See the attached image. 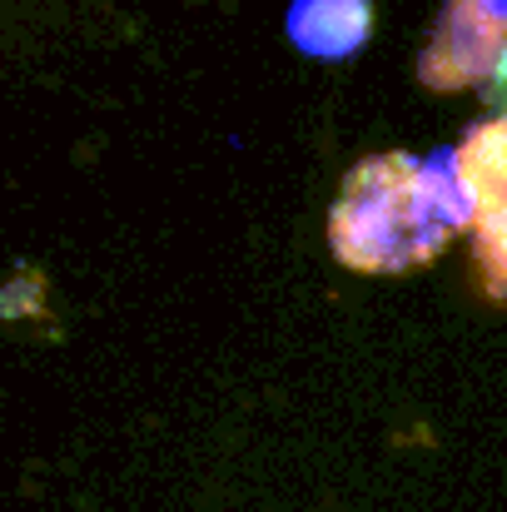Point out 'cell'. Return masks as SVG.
Listing matches in <instances>:
<instances>
[{"label":"cell","instance_id":"obj_2","mask_svg":"<svg viewBox=\"0 0 507 512\" xmlns=\"http://www.w3.org/2000/svg\"><path fill=\"white\" fill-rule=\"evenodd\" d=\"M453 174L473 214V269L493 304H507V110L473 125L453 150Z\"/></svg>","mask_w":507,"mask_h":512},{"label":"cell","instance_id":"obj_4","mask_svg":"<svg viewBox=\"0 0 507 512\" xmlns=\"http://www.w3.org/2000/svg\"><path fill=\"white\" fill-rule=\"evenodd\" d=\"M324 20L314 35H304L299 45L314 55H348L353 45H363L368 35V0H319Z\"/></svg>","mask_w":507,"mask_h":512},{"label":"cell","instance_id":"obj_3","mask_svg":"<svg viewBox=\"0 0 507 512\" xmlns=\"http://www.w3.org/2000/svg\"><path fill=\"white\" fill-rule=\"evenodd\" d=\"M507 60V0H448L423 45L418 80L438 95H458L498 80Z\"/></svg>","mask_w":507,"mask_h":512},{"label":"cell","instance_id":"obj_5","mask_svg":"<svg viewBox=\"0 0 507 512\" xmlns=\"http://www.w3.org/2000/svg\"><path fill=\"white\" fill-rule=\"evenodd\" d=\"M493 85H498V90H493V95H498V100H503V110H507V60H503V70H498V80H493Z\"/></svg>","mask_w":507,"mask_h":512},{"label":"cell","instance_id":"obj_1","mask_svg":"<svg viewBox=\"0 0 507 512\" xmlns=\"http://www.w3.org/2000/svg\"><path fill=\"white\" fill-rule=\"evenodd\" d=\"M463 229H473V214L453 174V155L443 165L413 155H368L348 170L343 194L329 209V249L358 274L418 269Z\"/></svg>","mask_w":507,"mask_h":512}]
</instances>
